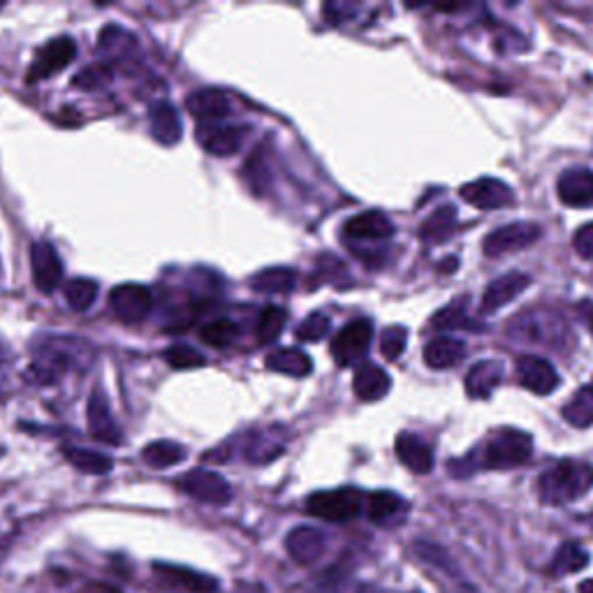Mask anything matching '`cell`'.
I'll return each mask as SVG.
<instances>
[{"label":"cell","instance_id":"11","mask_svg":"<svg viewBox=\"0 0 593 593\" xmlns=\"http://www.w3.org/2000/svg\"><path fill=\"white\" fill-rule=\"evenodd\" d=\"M517 383L533 394H552L559 385V373L552 364L538 355H519L515 362Z\"/></svg>","mask_w":593,"mask_h":593},{"label":"cell","instance_id":"12","mask_svg":"<svg viewBox=\"0 0 593 593\" xmlns=\"http://www.w3.org/2000/svg\"><path fill=\"white\" fill-rule=\"evenodd\" d=\"M248 135L246 126H221V123H202L197 128V142L202 149L216 158L234 156Z\"/></svg>","mask_w":593,"mask_h":593},{"label":"cell","instance_id":"35","mask_svg":"<svg viewBox=\"0 0 593 593\" xmlns=\"http://www.w3.org/2000/svg\"><path fill=\"white\" fill-rule=\"evenodd\" d=\"M563 420L573 424L577 429L591 427L593 424V392L591 387H582L580 392L573 394V399L563 406Z\"/></svg>","mask_w":593,"mask_h":593},{"label":"cell","instance_id":"15","mask_svg":"<svg viewBox=\"0 0 593 593\" xmlns=\"http://www.w3.org/2000/svg\"><path fill=\"white\" fill-rule=\"evenodd\" d=\"M86 417H89V434L93 436V441L105 443V445H121L123 443V434H121L119 424H116V420H114L112 411H109V401L102 390H95L91 394Z\"/></svg>","mask_w":593,"mask_h":593},{"label":"cell","instance_id":"36","mask_svg":"<svg viewBox=\"0 0 593 593\" xmlns=\"http://www.w3.org/2000/svg\"><path fill=\"white\" fill-rule=\"evenodd\" d=\"M431 327H436L438 332H452V329H485L478 322L468 318V313L464 309V302H452L436 313L434 318H431Z\"/></svg>","mask_w":593,"mask_h":593},{"label":"cell","instance_id":"34","mask_svg":"<svg viewBox=\"0 0 593 593\" xmlns=\"http://www.w3.org/2000/svg\"><path fill=\"white\" fill-rule=\"evenodd\" d=\"M63 457L68 459L77 471H82L86 475H105L112 471L114 466V461L107 455H102V452L86 450V448H70V445L68 448H63Z\"/></svg>","mask_w":593,"mask_h":593},{"label":"cell","instance_id":"43","mask_svg":"<svg viewBox=\"0 0 593 593\" xmlns=\"http://www.w3.org/2000/svg\"><path fill=\"white\" fill-rule=\"evenodd\" d=\"M406 343H408V332L406 327H387L383 336H380V350H383V355L387 360H399L401 355H404L406 350Z\"/></svg>","mask_w":593,"mask_h":593},{"label":"cell","instance_id":"29","mask_svg":"<svg viewBox=\"0 0 593 593\" xmlns=\"http://www.w3.org/2000/svg\"><path fill=\"white\" fill-rule=\"evenodd\" d=\"M297 285V272L290 267H269L251 278V288L262 295H285Z\"/></svg>","mask_w":593,"mask_h":593},{"label":"cell","instance_id":"18","mask_svg":"<svg viewBox=\"0 0 593 593\" xmlns=\"http://www.w3.org/2000/svg\"><path fill=\"white\" fill-rule=\"evenodd\" d=\"M531 285V276L524 272H510L501 278H496L494 283L487 285L485 295H482L480 311L482 313H494L508 306L510 302L522 295V292Z\"/></svg>","mask_w":593,"mask_h":593},{"label":"cell","instance_id":"28","mask_svg":"<svg viewBox=\"0 0 593 593\" xmlns=\"http://www.w3.org/2000/svg\"><path fill=\"white\" fill-rule=\"evenodd\" d=\"M70 360L58 350H42L38 360H35L31 366H28L26 378L35 385H51L56 380H61V376L68 371Z\"/></svg>","mask_w":593,"mask_h":593},{"label":"cell","instance_id":"32","mask_svg":"<svg viewBox=\"0 0 593 593\" xmlns=\"http://www.w3.org/2000/svg\"><path fill=\"white\" fill-rule=\"evenodd\" d=\"M455 225H457V209L450 207V204H445V207L436 209L434 214L422 223L420 237L422 241H427V244H441V241H445L452 232H455Z\"/></svg>","mask_w":593,"mask_h":593},{"label":"cell","instance_id":"5","mask_svg":"<svg viewBox=\"0 0 593 593\" xmlns=\"http://www.w3.org/2000/svg\"><path fill=\"white\" fill-rule=\"evenodd\" d=\"M373 339V322L369 318L350 320L346 327L339 329V334L332 339V357L339 366H350L360 362L369 353Z\"/></svg>","mask_w":593,"mask_h":593},{"label":"cell","instance_id":"6","mask_svg":"<svg viewBox=\"0 0 593 593\" xmlns=\"http://www.w3.org/2000/svg\"><path fill=\"white\" fill-rule=\"evenodd\" d=\"M177 487L190 499L207 505H228L232 501V487L223 475L209 468H193L177 480Z\"/></svg>","mask_w":593,"mask_h":593},{"label":"cell","instance_id":"33","mask_svg":"<svg viewBox=\"0 0 593 593\" xmlns=\"http://www.w3.org/2000/svg\"><path fill=\"white\" fill-rule=\"evenodd\" d=\"M142 459L146 466L163 471V468L181 464L186 459V448L174 441H153L142 450Z\"/></svg>","mask_w":593,"mask_h":593},{"label":"cell","instance_id":"14","mask_svg":"<svg viewBox=\"0 0 593 593\" xmlns=\"http://www.w3.org/2000/svg\"><path fill=\"white\" fill-rule=\"evenodd\" d=\"M31 269L35 285L45 295L54 292L63 281V262L58 258L56 248L47 241H35L31 246Z\"/></svg>","mask_w":593,"mask_h":593},{"label":"cell","instance_id":"23","mask_svg":"<svg viewBox=\"0 0 593 593\" xmlns=\"http://www.w3.org/2000/svg\"><path fill=\"white\" fill-rule=\"evenodd\" d=\"M397 457L401 459L408 471L417 475H427L431 468H434V450L427 441H422L420 436L411 434V431H404V434L397 436Z\"/></svg>","mask_w":593,"mask_h":593},{"label":"cell","instance_id":"24","mask_svg":"<svg viewBox=\"0 0 593 593\" xmlns=\"http://www.w3.org/2000/svg\"><path fill=\"white\" fill-rule=\"evenodd\" d=\"M505 366L499 360H482L466 373V394L471 399H487L503 383Z\"/></svg>","mask_w":593,"mask_h":593},{"label":"cell","instance_id":"42","mask_svg":"<svg viewBox=\"0 0 593 593\" xmlns=\"http://www.w3.org/2000/svg\"><path fill=\"white\" fill-rule=\"evenodd\" d=\"M163 357H165L167 364L174 366V369H181V371L183 369H197V366L207 364V357L200 355L195 348H190V346L167 348L163 353Z\"/></svg>","mask_w":593,"mask_h":593},{"label":"cell","instance_id":"41","mask_svg":"<svg viewBox=\"0 0 593 593\" xmlns=\"http://www.w3.org/2000/svg\"><path fill=\"white\" fill-rule=\"evenodd\" d=\"M329 329H332V320H329V316H325V313H311V316L295 329V336L299 341L316 343L325 339Z\"/></svg>","mask_w":593,"mask_h":593},{"label":"cell","instance_id":"9","mask_svg":"<svg viewBox=\"0 0 593 593\" xmlns=\"http://www.w3.org/2000/svg\"><path fill=\"white\" fill-rule=\"evenodd\" d=\"M153 297L149 288L137 283H123L109 292V309L123 322H142L151 313Z\"/></svg>","mask_w":593,"mask_h":593},{"label":"cell","instance_id":"8","mask_svg":"<svg viewBox=\"0 0 593 593\" xmlns=\"http://www.w3.org/2000/svg\"><path fill=\"white\" fill-rule=\"evenodd\" d=\"M540 234H543V230H540L536 223L505 225V228H499L492 234H487L485 244H482V251H485V255H489V258H501V255L517 253L522 251V248H529L531 244H536Z\"/></svg>","mask_w":593,"mask_h":593},{"label":"cell","instance_id":"27","mask_svg":"<svg viewBox=\"0 0 593 593\" xmlns=\"http://www.w3.org/2000/svg\"><path fill=\"white\" fill-rule=\"evenodd\" d=\"M424 364L431 369H452L466 357L464 341L455 339V336H436L424 346Z\"/></svg>","mask_w":593,"mask_h":593},{"label":"cell","instance_id":"16","mask_svg":"<svg viewBox=\"0 0 593 593\" xmlns=\"http://www.w3.org/2000/svg\"><path fill=\"white\" fill-rule=\"evenodd\" d=\"M556 195L566 207H593V170L575 167V170L563 172L556 183Z\"/></svg>","mask_w":593,"mask_h":593},{"label":"cell","instance_id":"40","mask_svg":"<svg viewBox=\"0 0 593 593\" xmlns=\"http://www.w3.org/2000/svg\"><path fill=\"white\" fill-rule=\"evenodd\" d=\"M285 311L281 306H267V309H262L260 318H258V325H255V334H258V341L262 346H267V343H274L278 336H281L283 327H285Z\"/></svg>","mask_w":593,"mask_h":593},{"label":"cell","instance_id":"31","mask_svg":"<svg viewBox=\"0 0 593 593\" xmlns=\"http://www.w3.org/2000/svg\"><path fill=\"white\" fill-rule=\"evenodd\" d=\"M589 566V554L580 543H563L556 549L552 563H549V575L563 577L580 573Z\"/></svg>","mask_w":593,"mask_h":593},{"label":"cell","instance_id":"7","mask_svg":"<svg viewBox=\"0 0 593 593\" xmlns=\"http://www.w3.org/2000/svg\"><path fill=\"white\" fill-rule=\"evenodd\" d=\"M77 56V45L75 40H70L68 35H61V38L47 42L45 47L38 51L35 61L28 68V82H42V79H49L56 72L68 68V65L75 61Z\"/></svg>","mask_w":593,"mask_h":593},{"label":"cell","instance_id":"39","mask_svg":"<svg viewBox=\"0 0 593 593\" xmlns=\"http://www.w3.org/2000/svg\"><path fill=\"white\" fill-rule=\"evenodd\" d=\"M237 336H239V327L228 318L211 320L200 329V339L211 348H228L232 346Z\"/></svg>","mask_w":593,"mask_h":593},{"label":"cell","instance_id":"19","mask_svg":"<svg viewBox=\"0 0 593 593\" xmlns=\"http://www.w3.org/2000/svg\"><path fill=\"white\" fill-rule=\"evenodd\" d=\"M285 547H288L292 561H297L299 566H311V563H316L325 554L327 538L325 533L320 529H313V526H297L285 538Z\"/></svg>","mask_w":593,"mask_h":593},{"label":"cell","instance_id":"48","mask_svg":"<svg viewBox=\"0 0 593 593\" xmlns=\"http://www.w3.org/2000/svg\"><path fill=\"white\" fill-rule=\"evenodd\" d=\"M577 591H580V593H593V580H584L580 587H577Z\"/></svg>","mask_w":593,"mask_h":593},{"label":"cell","instance_id":"22","mask_svg":"<svg viewBox=\"0 0 593 593\" xmlns=\"http://www.w3.org/2000/svg\"><path fill=\"white\" fill-rule=\"evenodd\" d=\"M364 510L373 524L394 526L404 522L408 503L394 492H373L364 499Z\"/></svg>","mask_w":593,"mask_h":593},{"label":"cell","instance_id":"44","mask_svg":"<svg viewBox=\"0 0 593 593\" xmlns=\"http://www.w3.org/2000/svg\"><path fill=\"white\" fill-rule=\"evenodd\" d=\"M109 77H112V70H109L107 65H93V68H86L79 72V75L72 79V84H75L77 89L93 91V89H100V86H105L109 82Z\"/></svg>","mask_w":593,"mask_h":593},{"label":"cell","instance_id":"46","mask_svg":"<svg viewBox=\"0 0 593 593\" xmlns=\"http://www.w3.org/2000/svg\"><path fill=\"white\" fill-rule=\"evenodd\" d=\"M313 593H362V587L353 580H325L322 584H318Z\"/></svg>","mask_w":593,"mask_h":593},{"label":"cell","instance_id":"47","mask_svg":"<svg viewBox=\"0 0 593 593\" xmlns=\"http://www.w3.org/2000/svg\"><path fill=\"white\" fill-rule=\"evenodd\" d=\"M575 311H577V316L582 318L584 325H587L589 334L593 336V299H582V302L575 306Z\"/></svg>","mask_w":593,"mask_h":593},{"label":"cell","instance_id":"38","mask_svg":"<svg viewBox=\"0 0 593 593\" xmlns=\"http://www.w3.org/2000/svg\"><path fill=\"white\" fill-rule=\"evenodd\" d=\"M283 438H274V431H267V434H255L246 445V459L253 461V464H265V461H272L283 452Z\"/></svg>","mask_w":593,"mask_h":593},{"label":"cell","instance_id":"1","mask_svg":"<svg viewBox=\"0 0 593 593\" xmlns=\"http://www.w3.org/2000/svg\"><path fill=\"white\" fill-rule=\"evenodd\" d=\"M593 489V464L563 459L538 478V496L547 505L575 503Z\"/></svg>","mask_w":593,"mask_h":593},{"label":"cell","instance_id":"17","mask_svg":"<svg viewBox=\"0 0 593 593\" xmlns=\"http://www.w3.org/2000/svg\"><path fill=\"white\" fill-rule=\"evenodd\" d=\"M343 234L350 244L355 241H366V244H378V241H387L394 234V225L383 211H364L350 218L343 228Z\"/></svg>","mask_w":593,"mask_h":593},{"label":"cell","instance_id":"21","mask_svg":"<svg viewBox=\"0 0 593 593\" xmlns=\"http://www.w3.org/2000/svg\"><path fill=\"white\" fill-rule=\"evenodd\" d=\"M390 387H392V378L387 376V371L380 369L378 364L362 362L355 369L353 390H355V397L360 401L371 404V401L383 399L387 397V392H390Z\"/></svg>","mask_w":593,"mask_h":593},{"label":"cell","instance_id":"30","mask_svg":"<svg viewBox=\"0 0 593 593\" xmlns=\"http://www.w3.org/2000/svg\"><path fill=\"white\" fill-rule=\"evenodd\" d=\"M265 364H267V369L283 373V376H292V378H306L313 371L311 357L297 348L276 350V353L267 357Z\"/></svg>","mask_w":593,"mask_h":593},{"label":"cell","instance_id":"3","mask_svg":"<svg viewBox=\"0 0 593 593\" xmlns=\"http://www.w3.org/2000/svg\"><path fill=\"white\" fill-rule=\"evenodd\" d=\"M364 499L366 496L360 492V489L343 487V489H332V492H318L309 496L306 508H309L313 517L325 519V522L343 524L362 515Z\"/></svg>","mask_w":593,"mask_h":593},{"label":"cell","instance_id":"4","mask_svg":"<svg viewBox=\"0 0 593 593\" xmlns=\"http://www.w3.org/2000/svg\"><path fill=\"white\" fill-rule=\"evenodd\" d=\"M415 556L424 563V568L429 570L431 577L441 584L445 593H482L475 584L466 580L459 573V568L450 561V556L445 554V549L431 543H415Z\"/></svg>","mask_w":593,"mask_h":593},{"label":"cell","instance_id":"49","mask_svg":"<svg viewBox=\"0 0 593 593\" xmlns=\"http://www.w3.org/2000/svg\"><path fill=\"white\" fill-rule=\"evenodd\" d=\"M589 387H591V392H593V380H591V385H589Z\"/></svg>","mask_w":593,"mask_h":593},{"label":"cell","instance_id":"37","mask_svg":"<svg viewBox=\"0 0 593 593\" xmlns=\"http://www.w3.org/2000/svg\"><path fill=\"white\" fill-rule=\"evenodd\" d=\"M63 295H65V302L72 311H89L95 297H98V283L91 281V278H75V281H70L68 285L63 288Z\"/></svg>","mask_w":593,"mask_h":593},{"label":"cell","instance_id":"26","mask_svg":"<svg viewBox=\"0 0 593 593\" xmlns=\"http://www.w3.org/2000/svg\"><path fill=\"white\" fill-rule=\"evenodd\" d=\"M188 112L204 123H214L230 114V98L221 89H202L188 95Z\"/></svg>","mask_w":593,"mask_h":593},{"label":"cell","instance_id":"45","mask_svg":"<svg viewBox=\"0 0 593 593\" xmlns=\"http://www.w3.org/2000/svg\"><path fill=\"white\" fill-rule=\"evenodd\" d=\"M573 246H575V251H577V255H580V258L593 262V223L582 225V228L575 232Z\"/></svg>","mask_w":593,"mask_h":593},{"label":"cell","instance_id":"25","mask_svg":"<svg viewBox=\"0 0 593 593\" xmlns=\"http://www.w3.org/2000/svg\"><path fill=\"white\" fill-rule=\"evenodd\" d=\"M149 121H151V135L160 144L172 146V144H177L183 135L179 112L174 109L172 102H167V100L153 102L149 109Z\"/></svg>","mask_w":593,"mask_h":593},{"label":"cell","instance_id":"10","mask_svg":"<svg viewBox=\"0 0 593 593\" xmlns=\"http://www.w3.org/2000/svg\"><path fill=\"white\" fill-rule=\"evenodd\" d=\"M459 195L464 197L468 204H473V207H478L482 211L505 209L515 202V193H512L508 183L492 177H482L466 183V186H461Z\"/></svg>","mask_w":593,"mask_h":593},{"label":"cell","instance_id":"2","mask_svg":"<svg viewBox=\"0 0 593 593\" xmlns=\"http://www.w3.org/2000/svg\"><path fill=\"white\" fill-rule=\"evenodd\" d=\"M533 455V438L526 431L503 427L489 436V441L478 452V468H492V471H508L526 464Z\"/></svg>","mask_w":593,"mask_h":593},{"label":"cell","instance_id":"20","mask_svg":"<svg viewBox=\"0 0 593 593\" xmlns=\"http://www.w3.org/2000/svg\"><path fill=\"white\" fill-rule=\"evenodd\" d=\"M156 575L170 587H179L188 593H214L218 589V582L214 577L197 573V570L174 566V563H153Z\"/></svg>","mask_w":593,"mask_h":593},{"label":"cell","instance_id":"13","mask_svg":"<svg viewBox=\"0 0 593 593\" xmlns=\"http://www.w3.org/2000/svg\"><path fill=\"white\" fill-rule=\"evenodd\" d=\"M552 313H519L508 332H512L517 339L524 341H536V343H547V346H561V339L568 334L566 322H559V325L545 329V325L552 322Z\"/></svg>","mask_w":593,"mask_h":593}]
</instances>
